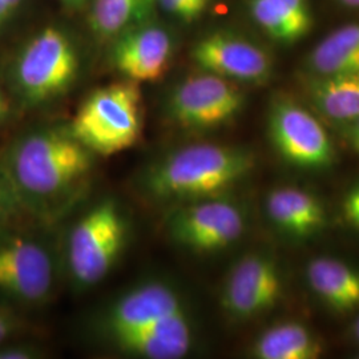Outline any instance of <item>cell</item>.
<instances>
[{"label":"cell","mask_w":359,"mask_h":359,"mask_svg":"<svg viewBox=\"0 0 359 359\" xmlns=\"http://www.w3.org/2000/svg\"><path fill=\"white\" fill-rule=\"evenodd\" d=\"M95 154L71 130L38 128L16 137L6 149L0 172L15 200L51 216L83 192Z\"/></svg>","instance_id":"cell-1"},{"label":"cell","mask_w":359,"mask_h":359,"mask_svg":"<svg viewBox=\"0 0 359 359\" xmlns=\"http://www.w3.org/2000/svg\"><path fill=\"white\" fill-rule=\"evenodd\" d=\"M107 344L133 358L172 359L193 346V323L179 292L164 281H145L111 304L99 322Z\"/></svg>","instance_id":"cell-2"},{"label":"cell","mask_w":359,"mask_h":359,"mask_svg":"<svg viewBox=\"0 0 359 359\" xmlns=\"http://www.w3.org/2000/svg\"><path fill=\"white\" fill-rule=\"evenodd\" d=\"M256 167L253 151L219 144H193L158 158L145 169L144 194L163 204H187L224 197Z\"/></svg>","instance_id":"cell-3"},{"label":"cell","mask_w":359,"mask_h":359,"mask_svg":"<svg viewBox=\"0 0 359 359\" xmlns=\"http://www.w3.org/2000/svg\"><path fill=\"white\" fill-rule=\"evenodd\" d=\"M69 130L95 156L111 157L132 148L142 132L139 83L126 79L93 90L79 107Z\"/></svg>","instance_id":"cell-4"},{"label":"cell","mask_w":359,"mask_h":359,"mask_svg":"<svg viewBox=\"0 0 359 359\" xmlns=\"http://www.w3.org/2000/svg\"><path fill=\"white\" fill-rule=\"evenodd\" d=\"M80 67L75 41L62 28L48 26L19 50L10 68V80L20 103L39 107L68 92Z\"/></svg>","instance_id":"cell-5"},{"label":"cell","mask_w":359,"mask_h":359,"mask_svg":"<svg viewBox=\"0 0 359 359\" xmlns=\"http://www.w3.org/2000/svg\"><path fill=\"white\" fill-rule=\"evenodd\" d=\"M128 238V222L114 200H104L90 209L74 225L67 262L80 287L102 283L115 268Z\"/></svg>","instance_id":"cell-6"},{"label":"cell","mask_w":359,"mask_h":359,"mask_svg":"<svg viewBox=\"0 0 359 359\" xmlns=\"http://www.w3.org/2000/svg\"><path fill=\"white\" fill-rule=\"evenodd\" d=\"M245 228L243 209L224 197L180 204L167 219L172 241L198 255L229 248L243 237Z\"/></svg>","instance_id":"cell-7"},{"label":"cell","mask_w":359,"mask_h":359,"mask_svg":"<svg viewBox=\"0 0 359 359\" xmlns=\"http://www.w3.org/2000/svg\"><path fill=\"white\" fill-rule=\"evenodd\" d=\"M244 105V92L237 83L201 71L184 79L172 90L168 114L180 128L198 132L229 124Z\"/></svg>","instance_id":"cell-8"},{"label":"cell","mask_w":359,"mask_h":359,"mask_svg":"<svg viewBox=\"0 0 359 359\" xmlns=\"http://www.w3.org/2000/svg\"><path fill=\"white\" fill-rule=\"evenodd\" d=\"M270 140L283 160L302 169L318 170L333 164V142L321 121L293 99L273 100L268 116Z\"/></svg>","instance_id":"cell-9"},{"label":"cell","mask_w":359,"mask_h":359,"mask_svg":"<svg viewBox=\"0 0 359 359\" xmlns=\"http://www.w3.org/2000/svg\"><path fill=\"white\" fill-rule=\"evenodd\" d=\"M50 252L36 240L16 234H0V293L23 305L48 299L53 287Z\"/></svg>","instance_id":"cell-10"},{"label":"cell","mask_w":359,"mask_h":359,"mask_svg":"<svg viewBox=\"0 0 359 359\" xmlns=\"http://www.w3.org/2000/svg\"><path fill=\"white\" fill-rule=\"evenodd\" d=\"M283 295L277 262L264 253L241 257L231 268L221 292L222 310L234 321H249L274 308Z\"/></svg>","instance_id":"cell-11"},{"label":"cell","mask_w":359,"mask_h":359,"mask_svg":"<svg viewBox=\"0 0 359 359\" xmlns=\"http://www.w3.org/2000/svg\"><path fill=\"white\" fill-rule=\"evenodd\" d=\"M192 60L201 71L234 83L262 84L269 80L273 62L255 41L231 31H215L193 47Z\"/></svg>","instance_id":"cell-12"},{"label":"cell","mask_w":359,"mask_h":359,"mask_svg":"<svg viewBox=\"0 0 359 359\" xmlns=\"http://www.w3.org/2000/svg\"><path fill=\"white\" fill-rule=\"evenodd\" d=\"M112 65L135 83L156 81L165 75L173 57V39L164 27L144 22L115 39Z\"/></svg>","instance_id":"cell-13"},{"label":"cell","mask_w":359,"mask_h":359,"mask_svg":"<svg viewBox=\"0 0 359 359\" xmlns=\"http://www.w3.org/2000/svg\"><path fill=\"white\" fill-rule=\"evenodd\" d=\"M265 209L271 224L295 240L314 236L326 225V210L321 201L299 188L281 187L270 191Z\"/></svg>","instance_id":"cell-14"},{"label":"cell","mask_w":359,"mask_h":359,"mask_svg":"<svg viewBox=\"0 0 359 359\" xmlns=\"http://www.w3.org/2000/svg\"><path fill=\"white\" fill-rule=\"evenodd\" d=\"M309 286L338 314L359 309V270L333 257H317L306 269Z\"/></svg>","instance_id":"cell-15"},{"label":"cell","mask_w":359,"mask_h":359,"mask_svg":"<svg viewBox=\"0 0 359 359\" xmlns=\"http://www.w3.org/2000/svg\"><path fill=\"white\" fill-rule=\"evenodd\" d=\"M248 13L268 38L281 44H294L313 27L309 0H248Z\"/></svg>","instance_id":"cell-16"},{"label":"cell","mask_w":359,"mask_h":359,"mask_svg":"<svg viewBox=\"0 0 359 359\" xmlns=\"http://www.w3.org/2000/svg\"><path fill=\"white\" fill-rule=\"evenodd\" d=\"M308 93L316 109L334 124L351 126L359 117V72L311 77Z\"/></svg>","instance_id":"cell-17"},{"label":"cell","mask_w":359,"mask_h":359,"mask_svg":"<svg viewBox=\"0 0 359 359\" xmlns=\"http://www.w3.org/2000/svg\"><path fill=\"white\" fill-rule=\"evenodd\" d=\"M325 353L321 339L299 322H281L259 334L250 350L258 359H317Z\"/></svg>","instance_id":"cell-18"},{"label":"cell","mask_w":359,"mask_h":359,"mask_svg":"<svg viewBox=\"0 0 359 359\" xmlns=\"http://www.w3.org/2000/svg\"><path fill=\"white\" fill-rule=\"evenodd\" d=\"M306 68L311 77L359 72V25H346L330 32L310 51Z\"/></svg>","instance_id":"cell-19"},{"label":"cell","mask_w":359,"mask_h":359,"mask_svg":"<svg viewBox=\"0 0 359 359\" xmlns=\"http://www.w3.org/2000/svg\"><path fill=\"white\" fill-rule=\"evenodd\" d=\"M154 0H90V25L100 40H115L132 27L148 22Z\"/></svg>","instance_id":"cell-20"},{"label":"cell","mask_w":359,"mask_h":359,"mask_svg":"<svg viewBox=\"0 0 359 359\" xmlns=\"http://www.w3.org/2000/svg\"><path fill=\"white\" fill-rule=\"evenodd\" d=\"M165 13L179 19L184 23H192L198 19L197 13H194L189 0H154Z\"/></svg>","instance_id":"cell-21"},{"label":"cell","mask_w":359,"mask_h":359,"mask_svg":"<svg viewBox=\"0 0 359 359\" xmlns=\"http://www.w3.org/2000/svg\"><path fill=\"white\" fill-rule=\"evenodd\" d=\"M25 3L26 0H0V31L13 22Z\"/></svg>","instance_id":"cell-22"},{"label":"cell","mask_w":359,"mask_h":359,"mask_svg":"<svg viewBox=\"0 0 359 359\" xmlns=\"http://www.w3.org/2000/svg\"><path fill=\"white\" fill-rule=\"evenodd\" d=\"M39 350L32 346L15 345L3 346L0 345V359H32L38 358Z\"/></svg>","instance_id":"cell-23"},{"label":"cell","mask_w":359,"mask_h":359,"mask_svg":"<svg viewBox=\"0 0 359 359\" xmlns=\"http://www.w3.org/2000/svg\"><path fill=\"white\" fill-rule=\"evenodd\" d=\"M344 213L350 224L359 228V185L347 194L344 201Z\"/></svg>","instance_id":"cell-24"},{"label":"cell","mask_w":359,"mask_h":359,"mask_svg":"<svg viewBox=\"0 0 359 359\" xmlns=\"http://www.w3.org/2000/svg\"><path fill=\"white\" fill-rule=\"evenodd\" d=\"M15 201V196L13 191L8 185V182L4 179L3 173L0 172V216L10 209V206L13 205Z\"/></svg>","instance_id":"cell-25"},{"label":"cell","mask_w":359,"mask_h":359,"mask_svg":"<svg viewBox=\"0 0 359 359\" xmlns=\"http://www.w3.org/2000/svg\"><path fill=\"white\" fill-rule=\"evenodd\" d=\"M350 142L354 151L359 154V117L350 126Z\"/></svg>","instance_id":"cell-26"},{"label":"cell","mask_w":359,"mask_h":359,"mask_svg":"<svg viewBox=\"0 0 359 359\" xmlns=\"http://www.w3.org/2000/svg\"><path fill=\"white\" fill-rule=\"evenodd\" d=\"M191 6L194 10V13H197L198 18L203 16V13H205L209 7V4L212 3V0H189Z\"/></svg>","instance_id":"cell-27"},{"label":"cell","mask_w":359,"mask_h":359,"mask_svg":"<svg viewBox=\"0 0 359 359\" xmlns=\"http://www.w3.org/2000/svg\"><path fill=\"white\" fill-rule=\"evenodd\" d=\"M62 1L69 8H81L87 4H90V0H62Z\"/></svg>","instance_id":"cell-28"},{"label":"cell","mask_w":359,"mask_h":359,"mask_svg":"<svg viewBox=\"0 0 359 359\" xmlns=\"http://www.w3.org/2000/svg\"><path fill=\"white\" fill-rule=\"evenodd\" d=\"M351 334H353V338L359 344V317L357 318V321L354 322V325H353Z\"/></svg>","instance_id":"cell-29"},{"label":"cell","mask_w":359,"mask_h":359,"mask_svg":"<svg viewBox=\"0 0 359 359\" xmlns=\"http://www.w3.org/2000/svg\"><path fill=\"white\" fill-rule=\"evenodd\" d=\"M339 3H342L346 7L351 8H359V0H339Z\"/></svg>","instance_id":"cell-30"},{"label":"cell","mask_w":359,"mask_h":359,"mask_svg":"<svg viewBox=\"0 0 359 359\" xmlns=\"http://www.w3.org/2000/svg\"><path fill=\"white\" fill-rule=\"evenodd\" d=\"M0 108H6V109H8V103H7V100H6V97H4V95H3L1 90H0Z\"/></svg>","instance_id":"cell-31"}]
</instances>
